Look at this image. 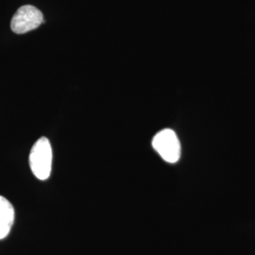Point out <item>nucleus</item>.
<instances>
[{
  "label": "nucleus",
  "instance_id": "1",
  "mask_svg": "<svg viewBox=\"0 0 255 255\" xmlns=\"http://www.w3.org/2000/svg\"><path fill=\"white\" fill-rule=\"evenodd\" d=\"M52 147L49 140L41 137L33 145L29 153V166L33 175L40 181H46L52 168Z\"/></svg>",
  "mask_w": 255,
  "mask_h": 255
},
{
  "label": "nucleus",
  "instance_id": "2",
  "mask_svg": "<svg viewBox=\"0 0 255 255\" xmlns=\"http://www.w3.org/2000/svg\"><path fill=\"white\" fill-rule=\"evenodd\" d=\"M155 151L167 163H177L181 157V144L173 129L160 130L152 139Z\"/></svg>",
  "mask_w": 255,
  "mask_h": 255
},
{
  "label": "nucleus",
  "instance_id": "3",
  "mask_svg": "<svg viewBox=\"0 0 255 255\" xmlns=\"http://www.w3.org/2000/svg\"><path fill=\"white\" fill-rule=\"evenodd\" d=\"M44 22L40 9L32 5L20 7L10 21V28L14 33L24 34L39 27Z\"/></svg>",
  "mask_w": 255,
  "mask_h": 255
},
{
  "label": "nucleus",
  "instance_id": "4",
  "mask_svg": "<svg viewBox=\"0 0 255 255\" xmlns=\"http://www.w3.org/2000/svg\"><path fill=\"white\" fill-rule=\"evenodd\" d=\"M14 222V208L6 198L0 196V239L8 237Z\"/></svg>",
  "mask_w": 255,
  "mask_h": 255
}]
</instances>
